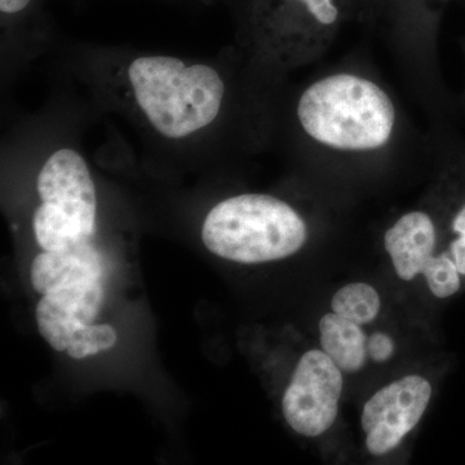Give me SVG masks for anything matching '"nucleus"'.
<instances>
[{"label":"nucleus","mask_w":465,"mask_h":465,"mask_svg":"<svg viewBox=\"0 0 465 465\" xmlns=\"http://www.w3.org/2000/svg\"><path fill=\"white\" fill-rule=\"evenodd\" d=\"M430 397V382L418 375L405 376L376 391L361 419L370 454L379 457L396 449L420 421Z\"/></svg>","instance_id":"nucleus-6"},{"label":"nucleus","mask_w":465,"mask_h":465,"mask_svg":"<svg viewBox=\"0 0 465 465\" xmlns=\"http://www.w3.org/2000/svg\"><path fill=\"white\" fill-rule=\"evenodd\" d=\"M32 0H0V11L3 14H18L29 5Z\"/></svg>","instance_id":"nucleus-16"},{"label":"nucleus","mask_w":465,"mask_h":465,"mask_svg":"<svg viewBox=\"0 0 465 465\" xmlns=\"http://www.w3.org/2000/svg\"><path fill=\"white\" fill-rule=\"evenodd\" d=\"M421 273L424 274L430 292L436 298H451L461 289V277L457 265L446 252L439 256L433 255L428 260Z\"/></svg>","instance_id":"nucleus-13"},{"label":"nucleus","mask_w":465,"mask_h":465,"mask_svg":"<svg viewBox=\"0 0 465 465\" xmlns=\"http://www.w3.org/2000/svg\"><path fill=\"white\" fill-rule=\"evenodd\" d=\"M298 118L317 143L345 152H369L390 142L396 108L374 82L351 74L320 79L300 97Z\"/></svg>","instance_id":"nucleus-1"},{"label":"nucleus","mask_w":465,"mask_h":465,"mask_svg":"<svg viewBox=\"0 0 465 465\" xmlns=\"http://www.w3.org/2000/svg\"><path fill=\"white\" fill-rule=\"evenodd\" d=\"M103 302L101 280L43 295L35 311L39 332L54 351H66L73 333L99 316Z\"/></svg>","instance_id":"nucleus-7"},{"label":"nucleus","mask_w":465,"mask_h":465,"mask_svg":"<svg viewBox=\"0 0 465 465\" xmlns=\"http://www.w3.org/2000/svg\"><path fill=\"white\" fill-rule=\"evenodd\" d=\"M394 342L384 332H374L367 341V354L375 362H385L393 356Z\"/></svg>","instance_id":"nucleus-14"},{"label":"nucleus","mask_w":465,"mask_h":465,"mask_svg":"<svg viewBox=\"0 0 465 465\" xmlns=\"http://www.w3.org/2000/svg\"><path fill=\"white\" fill-rule=\"evenodd\" d=\"M42 204L33 217L35 240L45 251H60L91 240L96 229V186L75 150L54 152L36 180Z\"/></svg>","instance_id":"nucleus-4"},{"label":"nucleus","mask_w":465,"mask_h":465,"mask_svg":"<svg viewBox=\"0 0 465 465\" xmlns=\"http://www.w3.org/2000/svg\"><path fill=\"white\" fill-rule=\"evenodd\" d=\"M331 307L333 313L362 326L371 323L378 317L381 296L370 284L351 283L335 293Z\"/></svg>","instance_id":"nucleus-11"},{"label":"nucleus","mask_w":465,"mask_h":465,"mask_svg":"<svg viewBox=\"0 0 465 465\" xmlns=\"http://www.w3.org/2000/svg\"><path fill=\"white\" fill-rule=\"evenodd\" d=\"M307 7L309 14L322 25H332L339 17V9L332 0H300Z\"/></svg>","instance_id":"nucleus-15"},{"label":"nucleus","mask_w":465,"mask_h":465,"mask_svg":"<svg viewBox=\"0 0 465 465\" xmlns=\"http://www.w3.org/2000/svg\"><path fill=\"white\" fill-rule=\"evenodd\" d=\"M437 232L432 217L414 211L401 217L385 232V250L390 253L401 280L411 281L423 272L436 249Z\"/></svg>","instance_id":"nucleus-9"},{"label":"nucleus","mask_w":465,"mask_h":465,"mask_svg":"<svg viewBox=\"0 0 465 465\" xmlns=\"http://www.w3.org/2000/svg\"><path fill=\"white\" fill-rule=\"evenodd\" d=\"M320 332L324 353L341 371L357 372L365 366L369 339L360 324L329 313L320 321Z\"/></svg>","instance_id":"nucleus-10"},{"label":"nucleus","mask_w":465,"mask_h":465,"mask_svg":"<svg viewBox=\"0 0 465 465\" xmlns=\"http://www.w3.org/2000/svg\"><path fill=\"white\" fill-rule=\"evenodd\" d=\"M116 339L115 330L109 324H90L73 333L66 351L73 360H84L109 351L114 347Z\"/></svg>","instance_id":"nucleus-12"},{"label":"nucleus","mask_w":465,"mask_h":465,"mask_svg":"<svg viewBox=\"0 0 465 465\" xmlns=\"http://www.w3.org/2000/svg\"><path fill=\"white\" fill-rule=\"evenodd\" d=\"M341 391V370L324 351H309L299 361L284 391V419L302 436H321L338 416Z\"/></svg>","instance_id":"nucleus-5"},{"label":"nucleus","mask_w":465,"mask_h":465,"mask_svg":"<svg viewBox=\"0 0 465 465\" xmlns=\"http://www.w3.org/2000/svg\"><path fill=\"white\" fill-rule=\"evenodd\" d=\"M128 79L140 109L168 139H183L213 124L224 100V82L215 69L186 65L179 58H136Z\"/></svg>","instance_id":"nucleus-2"},{"label":"nucleus","mask_w":465,"mask_h":465,"mask_svg":"<svg viewBox=\"0 0 465 465\" xmlns=\"http://www.w3.org/2000/svg\"><path fill=\"white\" fill-rule=\"evenodd\" d=\"M308 238L302 216L286 202L266 194H242L208 213L202 241L210 252L242 264L289 258Z\"/></svg>","instance_id":"nucleus-3"},{"label":"nucleus","mask_w":465,"mask_h":465,"mask_svg":"<svg viewBox=\"0 0 465 465\" xmlns=\"http://www.w3.org/2000/svg\"><path fill=\"white\" fill-rule=\"evenodd\" d=\"M104 274L103 260L90 241L60 251H45L33 260L32 284L42 295L94 281Z\"/></svg>","instance_id":"nucleus-8"}]
</instances>
